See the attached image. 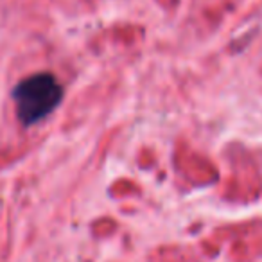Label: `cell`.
I'll return each instance as SVG.
<instances>
[{
    "label": "cell",
    "instance_id": "6da1fadb",
    "mask_svg": "<svg viewBox=\"0 0 262 262\" xmlns=\"http://www.w3.org/2000/svg\"><path fill=\"white\" fill-rule=\"evenodd\" d=\"M63 86L51 72H38L15 84L11 92L16 119L26 127L47 119L63 101Z\"/></svg>",
    "mask_w": 262,
    "mask_h": 262
}]
</instances>
